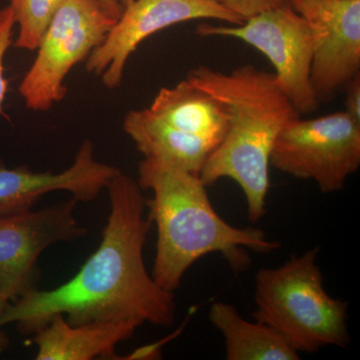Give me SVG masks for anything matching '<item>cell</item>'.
Here are the masks:
<instances>
[{"mask_svg": "<svg viewBox=\"0 0 360 360\" xmlns=\"http://www.w3.org/2000/svg\"><path fill=\"white\" fill-rule=\"evenodd\" d=\"M314 248L255 276V321L274 329L300 354L328 347H347L348 302L324 290Z\"/></svg>", "mask_w": 360, "mask_h": 360, "instance_id": "4", "label": "cell"}, {"mask_svg": "<svg viewBox=\"0 0 360 360\" xmlns=\"http://www.w3.org/2000/svg\"><path fill=\"white\" fill-rule=\"evenodd\" d=\"M116 20L99 0H66L47 26L37 58L21 80L18 90L26 108L47 111L60 103L68 94V73L86 60Z\"/></svg>", "mask_w": 360, "mask_h": 360, "instance_id": "5", "label": "cell"}, {"mask_svg": "<svg viewBox=\"0 0 360 360\" xmlns=\"http://www.w3.org/2000/svg\"><path fill=\"white\" fill-rule=\"evenodd\" d=\"M15 26L13 13L7 6L0 9V115L8 89V80L4 77V58L11 45L13 44V30Z\"/></svg>", "mask_w": 360, "mask_h": 360, "instance_id": "17", "label": "cell"}, {"mask_svg": "<svg viewBox=\"0 0 360 360\" xmlns=\"http://www.w3.org/2000/svg\"><path fill=\"white\" fill-rule=\"evenodd\" d=\"M108 191L111 210L98 248L68 283L9 302L2 326L14 324L21 335H33L58 314L72 326H174V296L155 283L144 265L143 248L153 224L144 214L141 187L120 172Z\"/></svg>", "mask_w": 360, "mask_h": 360, "instance_id": "1", "label": "cell"}, {"mask_svg": "<svg viewBox=\"0 0 360 360\" xmlns=\"http://www.w3.org/2000/svg\"><path fill=\"white\" fill-rule=\"evenodd\" d=\"M77 198L0 219V295L13 302L37 290L40 255L49 246L84 238Z\"/></svg>", "mask_w": 360, "mask_h": 360, "instance_id": "9", "label": "cell"}, {"mask_svg": "<svg viewBox=\"0 0 360 360\" xmlns=\"http://www.w3.org/2000/svg\"><path fill=\"white\" fill-rule=\"evenodd\" d=\"M137 182L153 194L146 200L148 219L158 229L151 276L163 290L179 288L191 265L210 253H221L232 269L240 270L248 262L243 248L262 253L281 248L260 229H238L225 221L213 208L200 175L144 158Z\"/></svg>", "mask_w": 360, "mask_h": 360, "instance_id": "3", "label": "cell"}, {"mask_svg": "<svg viewBox=\"0 0 360 360\" xmlns=\"http://www.w3.org/2000/svg\"><path fill=\"white\" fill-rule=\"evenodd\" d=\"M186 79L224 106L229 129L208 156L200 177L206 186L229 179L245 193L250 221L264 217L270 187V155L283 127L300 113L279 89L274 73L239 66L229 73L205 65Z\"/></svg>", "mask_w": 360, "mask_h": 360, "instance_id": "2", "label": "cell"}, {"mask_svg": "<svg viewBox=\"0 0 360 360\" xmlns=\"http://www.w3.org/2000/svg\"><path fill=\"white\" fill-rule=\"evenodd\" d=\"M345 112L355 122H360V72L352 77L345 86Z\"/></svg>", "mask_w": 360, "mask_h": 360, "instance_id": "19", "label": "cell"}, {"mask_svg": "<svg viewBox=\"0 0 360 360\" xmlns=\"http://www.w3.org/2000/svg\"><path fill=\"white\" fill-rule=\"evenodd\" d=\"M270 165L298 179L312 180L324 193L345 187L360 167V122L345 111L291 120L277 136Z\"/></svg>", "mask_w": 360, "mask_h": 360, "instance_id": "6", "label": "cell"}, {"mask_svg": "<svg viewBox=\"0 0 360 360\" xmlns=\"http://www.w3.org/2000/svg\"><path fill=\"white\" fill-rule=\"evenodd\" d=\"M104 11L115 20L120 18V14L122 13V6H120L118 0H99Z\"/></svg>", "mask_w": 360, "mask_h": 360, "instance_id": "21", "label": "cell"}, {"mask_svg": "<svg viewBox=\"0 0 360 360\" xmlns=\"http://www.w3.org/2000/svg\"><path fill=\"white\" fill-rule=\"evenodd\" d=\"M8 303L9 302L4 300L2 295H0V354H2V352L6 350L9 347V338H7L6 333L1 330V319L2 316H4V312H6Z\"/></svg>", "mask_w": 360, "mask_h": 360, "instance_id": "20", "label": "cell"}, {"mask_svg": "<svg viewBox=\"0 0 360 360\" xmlns=\"http://www.w3.org/2000/svg\"><path fill=\"white\" fill-rule=\"evenodd\" d=\"M20 32L14 46L37 51L47 26L66 0H7Z\"/></svg>", "mask_w": 360, "mask_h": 360, "instance_id": "16", "label": "cell"}, {"mask_svg": "<svg viewBox=\"0 0 360 360\" xmlns=\"http://www.w3.org/2000/svg\"><path fill=\"white\" fill-rule=\"evenodd\" d=\"M172 127L210 141L217 148L229 129V116L219 101L184 79L162 87L148 108Z\"/></svg>", "mask_w": 360, "mask_h": 360, "instance_id": "14", "label": "cell"}, {"mask_svg": "<svg viewBox=\"0 0 360 360\" xmlns=\"http://www.w3.org/2000/svg\"><path fill=\"white\" fill-rule=\"evenodd\" d=\"M122 170L99 162L94 143L85 139L70 167L58 174L27 167L6 168L0 163V219L32 210L45 194L68 191L82 202L96 200Z\"/></svg>", "mask_w": 360, "mask_h": 360, "instance_id": "11", "label": "cell"}, {"mask_svg": "<svg viewBox=\"0 0 360 360\" xmlns=\"http://www.w3.org/2000/svg\"><path fill=\"white\" fill-rule=\"evenodd\" d=\"M217 20L239 25L243 18L217 0H130L105 39L90 52L85 68L104 86L118 89L131 54L146 39L177 23Z\"/></svg>", "mask_w": 360, "mask_h": 360, "instance_id": "8", "label": "cell"}, {"mask_svg": "<svg viewBox=\"0 0 360 360\" xmlns=\"http://www.w3.org/2000/svg\"><path fill=\"white\" fill-rule=\"evenodd\" d=\"M196 33L200 37H232L255 47L274 65L279 89L298 112H312L319 108L311 84L314 30L288 0L251 16L241 25L202 23Z\"/></svg>", "mask_w": 360, "mask_h": 360, "instance_id": "7", "label": "cell"}, {"mask_svg": "<svg viewBox=\"0 0 360 360\" xmlns=\"http://www.w3.org/2000/svg\"><path fill=\"white\" fill-rule=\"evenodd\" d=\"M314 35L311 84L328 101L360 70V0H288Z\"/></svg>", "mask_w": 360, "mask_h": 360, "instance_id": "10", "label": "cell"}, {"mask_svg": "<svg viewBox=\"0 0 360 360\" xmlns=\"http://www.w3.org/2000/svg\"><path fill=\"white\" fill-rule=\"evenodd\" d=\"M129 323L94 322L72 326L65 315H53L44 328L33 335L37 360L116 359L118 343L134 335Z\"/></svg>", "mask_w": 360, "mask_h": 360, "instance_id": "12", "label": "cell"}, {"mask_svg": "<svg viewBox=\"0 0 360 360\" xmlns=\"http://www.w3.org/2000/svg\"><path fill=\"white\" fill-rule=\"evenodd\" d=\"M130 0H118L122 8ZM217 1L245 20L266 9L281 6L286 0H217Z\"/></svg>", "mask_w": 360, "mask_h": 360, "instance_id": "18", "label": "cell"}, {"mask_svg": "<svg viewBox=\"0 0 360 360\" xmlns=\"http://www.w3.org/2000/svg\"><path fill=\"white\" fill-rule=\"evenodd\" d=\"M123 130L144 158L165 161L193 174L200 175L215 148L210 141L172 127L148 108L130 110Z\"/></svg>", "mask_w": 360, "mask_h": 360, "instance_id": "13", "label": "cell"}, {"mask_svg": "<svg viewBox=\"0 0 360 360\" xmlns=\"http://www.w3.org/2000/svg\"><path fill=\"white\" fill-rule=\"evenodd\" d=\"M210 321L224 338L229 360H298L300 354L274 329L262 322H250L233 305L212 303Z\"/></svg>", "mask_w": 360, "mask_h": 360, "instance_id": "15", "label": "cell"}]
</instances>
